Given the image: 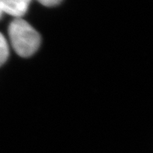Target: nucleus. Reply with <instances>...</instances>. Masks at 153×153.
Segmentation results:
<instances>
[{"label": "nucleus", "instance_id": "obj_4", "mask_svg": "<svg viewBox=\"0 0 153 153\" xmlns=\"http://www.w3.org/2000/svg\"><path fill=\"white\" fill-rule=\"evenodd\" d=\"M37 1L42 4L43 6H48V7L55 6L62 2V0H37Z\"/></svg>", "mask_w": 153, "mask_h": 153}, {"label": "nucleus", "instance_id": "obj_5", "mask_svg": "<svg viewBox=\"0 0 153 153\" xmlns=\"http://www.w3.org/2000/svg\"><path fill=\"white\" fill-rule=\"evenodd\" d=\"M3 8H2V0H0V18L2 17V16L3 15Z\"/></svg>", "mask_w": 153, "mask_h": 153}, {"label": "nucleus", "instance_id": "obj_1", "mask_svg": "<svg viewBox=\"0 0 153 153\" xmlns=\"http://www.w3.org/2000/svg\"><path fill=\"white\" fill-rule=\"evenodd\" d=\"M10 42L16 53L27 58L33 55L41 45V36L24 19L16 18L9 26Z\"/></svg>", "mask_w": 153, "mask_h": 153}, {"label": "nucleus", "instance_id": "obj_3", "mask_svg": "<svg viewBox=\"0 0 153 153\" xmlns=\"http://www.w3.org/2000/svg\"><path fill=\"white\" fill-rule=\"evenodd\" d=\"M10 54L9 43L2 33H0V66L6 62Z\"/></svg>", "mask_w": 153, "mask_h": 153}, {"label": "nucleus", "instance_id": "obj_2", "mask_svg": "<svg viewBox=\"0 0 153 153\" xmlns=\"http://www.w3.org/2000/svg\"><path fill=\"white\" fill-rule=\"evenodd\" d=\"M31 0H2L4 13L21 18L27 13Z\"/></svg>", "mask_w": 153, "mask_h": 153}]
</instances>
